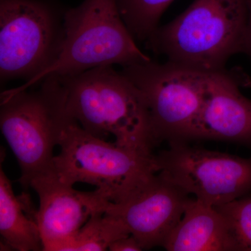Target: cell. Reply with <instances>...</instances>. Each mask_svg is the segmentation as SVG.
Wrapping results in <instances>:
<instances>
[{
	"mask_svg": "<svg viewBox=\"0 0 251 251\" xmlns=\"http://www.w3.org/2000/svg\"><path fill=\"white\" fill-rule=\"evenodd\" d=\"M234 73H209L201 111L191 140H214L242 144L251 149V100L241 93L246 85Z\"/></svg>",
	"mask_w": 251,
	"mask_h": 251,
	"instance_id": "8fae6325",
	"label": "cell"
},
{
	"mask_svg": "<svg viewBox=\"0 0 251 251\" xmlns=\"http://www.w3.org/2000/svg\"><path fill=\"white\" fill-rule=\"evenodd\" d=\"M63 39L57 58L27 89L46 77L72 76L100 67L150 62L120 16L116 0H85L66 11Z\"/></svg>",
	"mask_w": 251,
	"mask_h": 251,
	"instance_id": "277c9868",
	"label": "cell"
},
{
	"mask_svg": "<svg viewBox=\"0 0 251 251\" xmlns=\"http://www.w3.org/2000/svg\"><path fill=\"white\" fill-rule=\"evenodd\" d=\"M130 235L125 225L105 212L96 213L76 233L59 242L52 251L108 250L117 239Z\"/></svg>",
	"mask_w": 251,
	"mask_h": 251,
	"instance_id": "5bb4252c",
	"label": "cell"
},
{
	"mask_svg": "<svg viewBox=\"0 0 251 251\" xmlns=\"http://www.w3.org/2000/svg\"><path fill=\"white\" fill-rule=\"evenodd\" d=\"M227 221L237 251H251V196L214 206Z\"/></svg>",
	"mask_w": 251,
	"mask_h": 251,
	"instance_id": "2e32d148",
	"label": "cell"
},
{
	"mask_svg": "<svg viewBox=\"0 0 251 251\" xmlns=\"http://www.w3.org/2000/svg\"><path fill=\"white\" fill-rule=\"evenodd\" d=\"M37 90L15 88L3 92L0 128L17 158L19 181L29 187L31 180L47 172L64 130L74 120L67 110V93L60 79L51 75Z\"/></svg>",
	"mask_w": 251,
	"mask_h": 251,
	"instance_id": "3957f363",
	"label": "cell"
},
{
	"mask_svg": "<svg viewBox=\"0 0 251 251\" xmlns=\"http://www.w3.org/2000/svg\"><path fill=\"white\" fill-rule=\"evenodd\" d=\"M248 9H249V18L247 29L243 39L241 52L245 53L251 59V0H247Z\"/></svg>",
	"mask_w": 251,
	"mask_h": 251,
	"instance_id": "ac0fdd59",
	"label": "cell"
},
{
	"mask_svg": "<svg viewBox=\"0 0 251 251\" xmlns=\"http://www.w3.org/2000/svg\"><path fill=\"white\" fill-rule=\"evenodd\" d=\"M247 0H195L172 22L157 28L147 46L167 61L203 73L226 70L241 52L247 29Z\"/></svg>",
	"mask_w": 251,
	"mask_h": 251,
	"instance_id": "7a4b0ae2",
	"label": "cell"
},
{
	"mask_svg": "<svg viewBox=\"0 0 251 251\" xmlns=\"http://www.w3.org/2000/svg\"><path fill=\"white\" fill-rule=\"evenodd\" d=\"M121 72L143 94L158 145L191 140L209 73L152 60L124 67Z\"/></svg>",
	"mask_w": 251,
	"mask_h": 251,
	"instance_id": "52a82bcc",
	"label": "cell"
},
{
	"mask_svg": "<svg viewBox=\"0 0 251 251\" xmlns=\"http://www.w3.org/2000/svg\"><path fill=\"white\" fill-rule=\"evenodd\" d=\"M162 247L169 251H237L224 216L196 198Z\"/></svg>",
	"mask_w": 251,
	"mask_h": 251,
	"instance_id": "7c38bea8",
	"label": "cell"
},
{
	"mask_svg": "<svg viewBox=\"0 0 251 251\" xmlns=\"http://www.w3.org/2000/svg\"><path fill=\"white\" fill-rule=\"evenodd\" d=\"M58 77L68 112L82 128L103 139L114 135L121 148L153 154L158 144L146 100L122 72L106 66Z\"/></svg>",
	"mask_w": 251,
	"mask_h": 251,
	"instance_id": "6da1fadb",
	"label": "cell"
},
{
	"mask_svg": "<svg viewBox=\"0 0 251 251\" xmlns=\"http://www.w3.org/2000/svg\"><path fill=\"white\" fill-rule=\"evenodd\" d=\"M120 16L135 40L147 41L159 27L162 15L173 0H116Z\"/></svg>",
	"mask_w": 251,
	"mask_h": 251,
	"instance_id": "9a60e30c",
	"label": "cell"
},
{
	"mask_svg": "<svg viewBox=\"0 0 251 251\" xmlns=\"http://www.w3.org/2000/svg\"><path fill=\"white\" fill-rule=\"evenodd\" d=\"M155 162L158 173L206 205L214 207L251 193V157L174 142L155 154Z\"/></svg>",
	"mask_w": 251,
	"mask_h": 251,
	"instance_id": "ba28073f",
	"label": "cell"
},
{
	"mask_svg": "<svg viewBox=\"0 0 251 251\" xmlns=\"http://www.w3.org/2000/svg\"><path fill=\"white\" fill-rule=\"evenodd\" d=\"M60 152L48 171L63 182L94 185L110 202H119L158 173L155 154L119 147L91 134L73 120L63 132Z\"/></svg>",
	"mask_w": 251,
	"mask_h": 251,
	"instance_id": "5b68a950",
	"label": "cell"
},
{
	"mask_svg": "<svg viewBox=\"0 0 251 251\" xmlns=\"http://www.w3.org/2000/svg\"><path fill=\"white\" fill-rule=\"evenodd\" d=\"M63 182L50 171L35 176L29 187L37 193L36 214L44 251H52L59 242L76 233L96 213L105 212L110 201L96 189L82 192Z\"/></svg>",
	"mask_w": 251,
	"mask_h": 251,
	"instance_id": "30bf717a",
	"label": "cell"
},
{
	"mask_svg": "<svg viewBox=\"0 0 251 251\" xmlns=\"http://www.w3.org/2000/svg\"><path fill=\"white\" fill-rule=\"evenodd\" d=\"M36 214L27 195L19 197L15 195L1 165L0 233L3 248L18 251L44 250Z\"/></svg>",
	"mask_w": 251,
	"mask_h": 251,
	"instance_id": "4fadbf2b",
	"label": "cell"
},
{
	"mask_svg": "<svg viewBox=\"0 0 251 251\" xmlns=\"http://www.w3.org/2000/svg\"><path fill=\"white\" fill-rule=\"evenodd\" d=\"M63 17L48 0H0V79L31 83L54 62Z\"/></svg>",
	"mask_w": 251,
	"mask_h": 251,
	"instance_id": "8992f818",
	"label": "cell"
},
{
	"mask_svg": "<svg viewBox=\"0 0 251 251\" xmlns=\"http://www.w3.org/2000/svg\"><path fill=\"white\" fill-rule=\"evenodd\" d=\"M193 199L156 173L120 202H109L105 213L125 225L143 250H148L163 246Z\"/></svg>",
	"mask_w": 251,
	"mask_h": 251,
	"instance_id": "9c48e42d",
	"label": "cell"
},
{
	"mask_svg": "<svg viewBox=\"0 0 251 251\" xmlns=\"http://www.w3.org/2000/svg\"><path fill=\"white\" fill-rule=\"evenodd\" d=\"M110 251H140L143 248L140 243L132 235L120 238L112 243L109 247Z\"/></svg>",
	"mask_w": 251,
	"mask_h": 251,
	"instance_id": "e0dca14e",
	"label": "cell"
}]
</instances>
